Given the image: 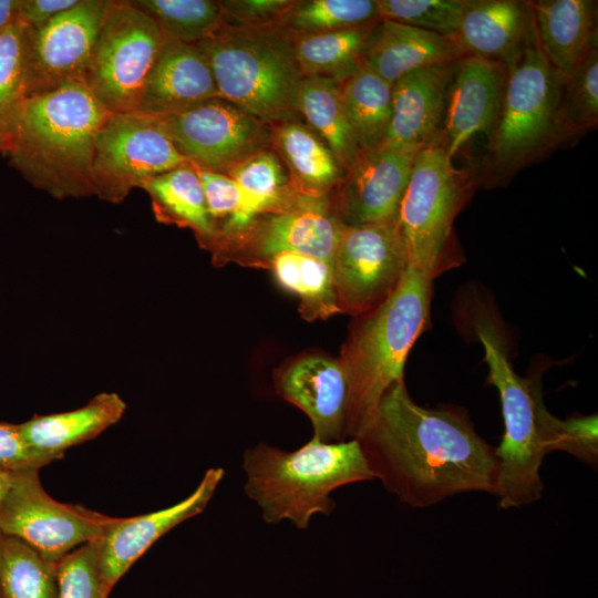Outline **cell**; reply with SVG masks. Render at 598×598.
Wrapping results in <instances>:
<instances>
[{
  "label": "cell",
  "mask_w": 598,
  "mask_h": 598,
  "mask_svg": "<svg viewBox=\"0 0 598 598\" xmlns=\"http://www.w3.org/2000/svg\"><path fill=\"white\" fill-rule=\"evenodd\" d=\"M355 439L374 478L411 507L432 506L467 492L496 494L495 447L477 434L463 409L415 403L404 380L384 392L371 422Z\"/></svg>",
  "instance_id": "cell-1"
},
{
  "label": "cell",
  "mask_w": 598,
  "mask_h": 598,
  "mask_svg": "<svg viewBox=\"0 0 598 598\" xmlns=\"http://www.w3.org/2000/svg\"><path fill=\"white\" fill-rule=\"evenodd\" d=\"M109 113L84 82L27 97L8 142L9 164L56 198L92 195L95 140Z\"/></svg>",
  "instance_id": "cell-2"
},
{
  "label": "cell",
  "mask_w": 598,
  "mask_h": 598,
  "mask_svg": "<svg viewBox=\"0 0 598 598\" xmlns=\"http://www.w3.org/2000/svg\"><path fill=\"white\" fill-rule=\"evenodd\" d=\"M432 286L409 264L391 296L351 322L339 358L349 390L348 439L361 434L384 392L404 380L408 354L429 322Z\"/></svg>",
  "instance_id": "cell-3"
},
{
  "label": "cell",
  "mask_w": 598,
  "mask_h": 598,
  "mask_svg": "<svg viewBox=\"0 0 598 598\" xmlns=\"http://www.w3.org/2000/svg\"><path fill=\"white\" fill-rule=\"evenodd\" d=\"M245 493L268 524L291 522L307 529L317 514L330 515V494L348 484L374 480L357 439L324 443L313 437L295 451L259 443L244 453Z\"/></svg>",
  "instance_id": "cell-4"
},
{
  "label": "cell",
  "mask_w": 598,
  "mask_h": 598,
  "mask_svg": "<svg viewBox=\"0 0 598 598\" xmlns=\"http://www.w3.org/2000/svg\"><path fill=\"white\" fill-rule=\"evenodd\" d=\"M195 45L208 61L219 97L266 123L295 112V94L303 75L295 58L293 34L282 24H225Z\"/></svg>",
  "instance_id": "cell-5"
},
{
  "label": "cell",
  "mask_w": 598,
  "mask_h": 598,
  "mask_svg": "<svg viewBox=\"0 0 598 598\" xmlns=\"http://www.w3.org/2000/svg\"><path fill=\"white\" fill-rule=\"evenodd\" d=\"M478 337L488 365L487 382L499 393L505 427L495 448L499 462L495 496L502 508H518L542 497L539 471L553 452L557 417L546 409L538 381L513 370L494 331L480 326Z\"/></svg>",
  "instance_id": "cell-6"
},
{
  "label": "cell",
  "mask_w": 598,
  "mask_h": 598,
  "mask_svg": "<svg viewBox=\"0 0 598 598\" xmlns=\"http://www.w3.org/2000/svg\"><path fill=\"white\" fill-rule=\"evenodd\" d=\"M476 183L472 171L453 164L440 137L419 152L399 206L396 223L406 245L410 265L432 281L461 264L453 225Z\"/></svg>",
  "instance_id": "cell-7"
},
{
  "label": "cell",
  "mask_w": 598,
  "mask_h": 598,
  "mask_svg": "<svg viewBox=\"0 0 598 598\" xmlns=\"http://www.w3.org/2000/svg\"><path fill=\"white\" fill-rule=\"evenodd\" d=\"M506 68L486 164L492 175L503 177L556 146L554 125L561 81L539 48L533 18L522 49Z\"/></svg>",
  "instance_id": "cell-8"
},
{
  "label": "cell",
  "mask_w": 598,
  "mask_h": 598,
  "mask_svg": "<svg viewBox=\"0 0 598 598\" xmlns=\"http://www.w3.org/2000/svg\"><path fill=\"white\" fill-rule=\"evenodd\" d=\"M164 40L132 1L110 0L84 81L109 112H136Z\"/></svg>",
  "instance_id": "cell-9"
},
{
  "label": "cell",
  "mask_w": 598,
  "mask_h": 598,
  "mask_svg": "<svg viewBox=\"0 0 598 598\" xmlns=\"http://www.w3.org/2000/svg\"><path fill=\"white\" fill-rule=\"evenodd\" d=\"M114 518L53 499L42 487L37 470L12 473L0 502V532L22 539L52 563L102 538Z\"/></svg>",
  "instance_id": "cell-10"
},
{
  "label": "cell",
  "mask_w": 598,
  "mask_h": 598,
  "mask_svg": "<svg viewBox=\"0 0 598 598\" xmlns=\"http://www.w3.org/2000/svg\"><path fill=\"white\" fill-rule=\"evenodd\" d=\"M188 163L150 115L110 112L95 140L93 194L118 203L134 187Z\"/></svg>",
  "instance_id": "cell-11"
},
{
  "label": "cell",
  "mask_w": 598,
  "mask_h": 598,
  "mask_svg": "<svg viewBox=\"0 0 598 598\" xmlns=\"http://www.w3.org/2000/svg\"><path fill=\"white\" fill-rule=\"evenodd\" d=\"M150 116L184 158L214 172L226 173L270 142L266 122L221 97Z\"/></svg>",
  "instance_id": "cell-12"
},
{
  "label": "cell",
  "mask_w": 598,
  "mask_h": 598,
  "mask_svg": "<svg viewBox=\"0 0 598 598\" xmlns=\"http://www.w3.org/2000/svg\"><path fill=\"white\" fill-rule=\"evenodd\" d=\"M346 225L330 196L299 195L285 208L259 216L239 236L214 249L219 261L265 267L274 256L293 252L332 265Z\"/></svg>",
  "instance_id": "cell-13"
},
{
  "label": "cell",
  "mask_w": 598,
  "mask_h": 598,
  "mask_svg": "<svg viewBox=\"0 0 598 598\" xmlns=\"http://www.w3.org/2000/svg\"><path fill=\"white\" fill-rule=\"evenodd\" d=\"M409 264L396 220L346 225L332 259L340 312L355 317L375 309L395 290Z\"/></svg>",
  "instance_id": "cell-14"
},
{
  "label": "cell",
  "mask_w": 598,
  "mask_h": 598,
  "mask_svg": "<svg viewBox=\"0 0 598 598\" xmlns=\"http://www.w3.org/2000/svg\"><path fill=\"white\" fill-rule=\"evenodd\" d=\"M110 0H79L25 33V97L84 82Z\"/></svg>",
  "instance_id": "cell-15"
},
{
  "label": "cell",
  "mask_w": 598,
  "mask_h": 598,
  "mask_svg": "<svg viewBox=\"0 0 598 598\" xmlns=\"http://www.w3.org/2000/svg\"><path fill=\"white\" fill-rule=\"evenodd\" d=\"M420 151L388 144L361 150L330 197L343 224L395 221Z\"/></svg>",
  "instance_id": "cell-16"
},
{
  "label": "cell",
  "mask_w": 598,
  "mask_h": 598,
  "mask_svg": "<svg viewBox=\"0 0 598 598\" xmlns=\"http://www.w3.org/2000/svg\"><path fill=\"white\" fill-rule=\"evenodd\" d=\"M507 76L503 62L466 55L453 74L440 142L453 157L476 134L491 133L499 113Z\"/></svg>",
  "instance_id": "cell-17"
},
{
  "label": "cell",
  "mask_w": 598,
  "mask_h": 598,
  "mask_svg": "<svg viewBox=\"0 0 598 598\" xmlns=\"http://www.w3.org/2000/svg\"><path fill=\"white\" fill-rule=\"evenodd\" d=\"M224 475L221 467L208 468L195 491L183 501L144 515L114 518L100 539V568L106 588L111 591L130 567L163 535L200 514Z\"/></svg>",
  "instance_id": "cell-18"
},
{
  "label": "cell",
  "mask_w": 598,
  "mask_h": 598,
  "mask_svg": "<svg viewBox=\"0 0 598 598\" xmlns=\"http://www.w3.org/2000/svg\"><path fill=\"white\" fill-rule=\"evenodd\" d=\"M278 393L311 421L313 437L324 443L346 441L348 380L339 359L311 354L276 377Z\"/></svg>",
  "instance_id": "cell-19"
},
{
  "label": "cell",
  "mask_w": 598,
  "mask_h": 598,
  "mask_svg": "<svg viewBox=\"0 0 598 598\" xmlns=\"http://www.w3.org/2000/svg\"><path fill=\"white\" fill-rule=\"evenodd\" d=\"M458 61L414 70L393 83L391 120L383 144L422 150L440 137Z\"/></svg>",
  "instance_id": "cell-20"
},
{
  "label": "cell",
  "mask_w": 598,
  "mask_h": 598,
  "mask_svg": "<svg viewBox=\"0 0 598 598\" xmlns=\"http://www.w3.org/2000/svg\"><path fill=\"white\" fill-rule=\"evenodd\" d=\"M213 97L219 94L203 51L195 44L165 38L136 112L167 114Z\"/></svg>",
  "instance_id": "cell-21"
},
{
  "label": "cell",
  "mask_w": 598,
  "mask_h": 598,
  "mask_svg": "<svg viewBox=\"0 0 598 598\" xmlns=\"http://www.w3.org/2000/svg\"><path fill=\"white\" fill-rule=\"evenodd\" d=\"M464 56L451 38L380 18L364 48L362 63L393 84L414 70Z\"/></svg>",
  "instance_id": "cell-22"
},
{
  "label": "cell",
  "mask_w": 598,
  "mask_h": 598,
  "mask_svg": "<svg viewBox=\"0 0 598 598\" xmlns=\"http://www.w3.org/2000/svg\"><path fill=\"white\" fill-rule=\"evenodd\" d=\"M596 1L529 2L539 48L561 83L597 48Z\"/></svg>",
  "instance_id": "cell-23"
},
{
  "label": "cell",
  "mask_w": 598,
  "mask_h": 598,
  "mask_svg": "<svg viewBox=\"0 0 598 598\" xmlns=\"http://www.w3.org/2000/svg\"><path fill=\"white\" fill-rule=\"evenodd\" d=\"M530 21L529 2L471 0L451 39L466 55L506 65L522 49Z\"/></svg>",
  "instance_id": "cell-24"
},
{
  "label": "cell",
  "mask_w": 598,
  "mask_h": 598,
  "mask_svg": "<svg viewBox=\"0 0 598 598\" xmlns=\"http://www.w3.org/2000/svg\"><path fill=\"white\" fill-rule=\"evenodd\" d=\"M276 122L269 128L270 143L287 168L292 190L312 198L328 196L344 175L332 151L308 125L290 117Z\"/></svg>",
  "instance_id": "cell-25"
},
{
  "label": "cell",
  "mask_w": 598,
  "mask_h": 598,
  "mask_svg": "<svg viewBox=\"0 0 598 598\" xmlns=\"http://www.w3.org/2000/svg\"><path fill=\"white\" fill-rule=\"evenodd\" d=\"M125 410L118 394L103 392L80 409L34 415L19 426L35 450L63 457L68 448L96 437L118 422Z\"/></svg>",
  "instance_id": "cell-26"
},
{
  "label": "cell",
  "mask_w": 598,
  "mask_h": 598,
  "mask_svg": "<svg viewBox=\"0 0 598 598\" xmlns=\"http://www.w3.org/2000/svg\"><path fill=\"white\" fill-rule=\"evenodd\" d=\"M293 110L326 142L343 169L349 168L361 150L346 114L340 81L302 76L295 94Z\"/></svg>",
  "instance_id": "cell-27"
},
{
  "label": "cell",
  "mask_w": 598,
  "mask_h": 598,
  "mask_svg": "<svg viewBox=\"0 0 598 598\" xmlns=\"http://www.w3.org/2000/svg\"><path fill=\"white\" fill-rule=\"evenodd\" d=\"M142 188L148 193L154 214L159 221L190 228L202 245L212 247L217 233L208 215L203 186L193 164L188 163L161 174Z\"/></svg>",
  "instance_id": "cell-28"
},
{
  "label": "cell",
  "mask_w": 598,
  "mask_h": 598,
  "mask_svg": "<svg viewBox=\"0 0 598 598\" xmlns=\"http://www.w3.org/2000/svg\"><path fill=\"white\" fill-rule=\"evenodd\" d=\"M392 85L362 62L340 81L342 103L360 150L383 144L391 120Z\"/></svg>",
  "instance_id": "cell-29"
},
{
  "label": "cell",
  "mask_w": 598,
  "mask_h": 598,
  "mask_svg": "<svg viewBox=\"0 0 598 598\" xmlns=\"http://www.w3.org/2000/svg\"><path fill=\"white\" fill-rule=\"evenodd\" d=\"M379 20L341 30L293 34V52L301 74L343 80L361 64L364 48Z\"/></svg>",
  "instance_id": "cell-30"
},
{
  "label": "cell",
  "mask_w": 598,
  "mask_h": 598,
  "mask_svg": "<svg viewBox=\"0 0 598 598\" xmlns=\"http://www.w3.org/2000/svg\"><path fill=\"white\" fill-rule=\"evenodd\" d=\"M283 289L300 299L301 316L309 321L340 312L332 265L319 258L293 252L278 254L265 265Z\"/></svg>",
  "instance_id": "cell-31"
},
{
  "label": "cell",
  "mask_w": 598,
  "mask_h": 598,
  "mask_svg": "<svg viewBox=\"0 0 598 598\" xmlns=\"http://www.w3.org/2000/svg\"><path fill=\"white\" fill-rule=\"evenodd\" d=\"M0 598H59L56 563L0 532Z\"/></svg>",
  "instance_id": "cell-32"
},
{
  "label": "cell",
  "mask_w": 598,
  "mask_h": 598,
  "mask_svg": "<svg viewBox=\"0 0 598 598\" xmlns=\"http://www.w3.org/2000/svg\"><path fill=\"white\" fill-rule=\"evenodd\" d=\"M598 122V50L594 48L561 83L555 116L556 145L582 135Z\"/></svg>",
  "instance_id": "cell-33"
},
{
  "label": "cell",
  "mask_w": 598,
  "mask_h": 598,
  "mask_svg": "<svg viewBox=\"0 0 598 598\" xmlns=\"http://www.w3.org/2000/svg\"><path fill=\"white\" fill-rule=\"evenodd\" d=\"M225 174L237 184L260 216L285 208L299 196L290 187L278 155L267 148L244 158Z\"/></svg>",
  "instance_id": "cell-34"
},
{
  "label": "cell",
  "mask_w": 598,
  "mask_h": 598,
  "mask_svg": "<svg viewBox=\"0 0 598 598\" xmlns=\"http://www.w3.org/2000/svg\"><path fill=\"white\" fill-rule=\"evenodd\" d=\"M147 13L165 38L196 44L218 32L226 23L218 1L131 0Z\"/></svg>",
  "instance_id": "cell-35"
},
{
  "label": "cell",
  "mask_w": 598,
  "mask_h": 598,
  "mask_svg": "<svg viewBox=\"0 0 598 598\" xmlns=\"http://www.w3.org/2000/svg\"><path fill=\"white\" fill-rule=\"evenodd\" d=\"M25 33L27 24L18 17L0 31V140L6 147L27 99Z\"/></svg>",
  "instance_id": "cell-36"
},
{
  "label": "cell",
  "mask_w": 598,
  "mask_h": 598,
  "mask_svg": "<svg viewBox=\"0 0 598 598\" xmlns=\"http://www.w3.org/2000/svg\"><path fill=\"white\" fill-rule=\"evenodd\" d=\"M379 19L373 0L296 1L282 25L295 35L361 25Z\"/></svg>",
  "instance_id": "cell-37"
},
{
  "label": "cell",
  "mask_w": 598,
  "mask_h": 598,
  "mask_svg": "<svg viewBox=\"0 0 598 598\" xmlns=\"http://www.w3.org/2000/svg\"><path fill=\"white\" fill-rule=\"evenodd\" d=\"M375 2L381 19L452 38L471 0H378Z\"/></svg>",
  "instance_id": "cell-38"
},
{
  "label": "cell",
  "mask_w": 598,
  "mask_h": 598,
  "mask_svg": "<svg viewBox=\"0 0 598 598\" xmlns=\"http://www.w3.org/2000/svg\"><path fill=\"white\" fill-rule=\"evenodd\" d=\"M100 539L75 548L56 563L59 598H109L111 591L100 568Z\"/></svg>",
  "instance_id": "cell-39"
},
{
  "label": "cell",
  "mask_w": 598,
  "mask_h": 598,
  "mask_svg": "<svg viewBox=\"0 0 598 598\" xmlns=\"http://www.w3.org/2000/svg\"><path fill=\"white\" fill-rule=\"evenodd\" d=\"M597 427V414L575 415L566 420L557 417L553 452H567L596 467L598 463Z\"/></svg>",
  "instance_id": "cell-40"
},
{
  "label": "cell",
  "mask_w": 598,
  "mask_h": 598,
  "mask_svg": "<svg viewBox=\"0 0 598 598\" xmlns=\"http://www.w3.org/2000/svg\"><path fill=\"white\" fill-rule=\"evenodd\" d=\"M226 24L257 28L282 24L296 1L289 0H229L218 1Z\"/></svg>",
  "instance_id": "cell-41"
},
{
  "label": "cell",
  "mask_w": 598,
  "mask_h": 598,
  "mask_svg": "<svg viewBox=\"0 0 598 598\" xmlns=\"http://www.w3.org/2000/svg\"><path fill=\"white\" fill-rule=\"evenodd\" d=\"M58 455L43 453L29 444L19 424L0 422V468L10 472L39 471Z\"/></svg>",
  "instance_id": "cell-42"
},
{
  "label": "cell",
  "mask_w": 598,
  "mask_h": 598,
  "mask_svg": "<svg viewBox=\"0 0 598 598\" xmlns=\"http://www.w3.org/2000/svg\"><path fill=\"white\" fill-rule=\"evenodd\" d=\"M78 2L79 0H19L17 17L30 27H38Z\"/></svg>",
  "instance_id": "cell-43"
},
{
  "label": "cell",
  "mask_w": 598,
  "mask_h": 598,
  "mask_svg": "<svg viewBox=\"0 0 598 598\" xmlns=\"http://www.w3.org/2000/svg\"><path fill=\"white\" fill-rule=\"evenodd\" d=\"M19 0H0V31L17 17Z\"/></svg>",
  "instance_id": "cell-44"
},
{
  "label": "cell",
  "mask_w": 598,
  "mask_h": 598,
  "mask_svg": "<svg viewBox=\"0 0 598 598\" xmlns=\"http://www.w3.org/2000/svg\"><path fill=\"white\" fill-rule=\"evenodd\" d=\"M12 480V473L0 468V502L7 493Z\"/></svg>",
  "instance_id": "cell-45"
},
{
  "label": "cell",
  "mask_w": 598,
  "mask_h": 598,
  "mask_svg": "<svg viewBox=\"0 0 598 598\" xmlns=\"http://www.w3.org/2000/svg\"><path fill=\"white\" fill-rule=\"evenodd\" d=\"M6 150H7L6 144L0 140V152L6 153Z\"/></svg>",
  "instance_id": "cell-46"
}]
</instances>
